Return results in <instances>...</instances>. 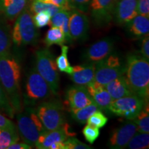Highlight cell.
Returning <instances> with one entry per match:
<instances>
[{
    "instance_id": "obj_1",
    "label": "cell",
    "mask_w": 149,
    "mask_h": 149,
    "mask_svg": "<svg viewBox=\"0 0 149 149\" xmlns=\"http://www.w3.org/2000/svg\"><path fill=\"white\" fill-rule=\"evenodd\" d=\"M21 65L10 52L0 55V82L15 113L23 111Z\"/></svg>"
},
{
    "instance_id": "obj_2",
    "label": "cell",
    "mask_w": 149,
    "mask_h": 149,
    "mask_svg": "<svg viewBox=\"0 0 149 149\" xmlns=\"http://www.w3.org/2000/svg\"><path fill=\"white\" fill-rule=\"evenodd\" d=\"M124 76L134 94L148 102V61L138 55L129 54L126 57Z\"/></svg>"
},
{
    "instance_id": "obj_3",
    "label": "cell",
    "mask_w": 149,
    "mask_h": 149,
    "mask_svg": "<svg viewBox=\"0 0 149 149\" xmlns=\"http://www.w3.org/2000/svg\"><path fill=\"white\" fill-rule=\"evenodd\" d=\"M53 95L49 86L37 72L35 67L31 68L26 80L22 97L23 105L26 107H35L50 100Z\"/></svg>"
},
{
    "instance_id": "obj_4",
    "label": "cell",
    "mask_w": 149,
    "mask_h": 149,
    "mask_svg": "<svg viewBox=\"0 0 149 149\" xmlns=\"http://www.w3.org/2000/svg\"><path fill=\"white\" fill-rule=\"evenodd\" d=\"M17 130L24 142L35 147L39 137L46 131L34 107H26L24 111L17 113Z\"/></svg>"
},
{
    "instance_id": "obj_5",
    "label": "cell",
    "mask_w": 149,
    "mask_h": 149,
    "mask_svg": "<svg viewBox=\"0 0 149 149\" xmlns=\"http://www.w3.org/2000/svg\"><path fill=\"white\" fill-rule=\"evenodd\" d=\"M40 33L33 20L29 6L17 17L12 31V42L17 47L33 45L38 41Z\"/></svg>"
},
{
    "instance_id": "obj_6",
    "label": "cell",
    "mask_w": 149,
    "mask_h": 149,
    "mask_svg": "<svg viewBox=\"0 0 149 149\" xmlns=\"http://www.w3.org/2000/svg\"><path fill=\"white\" fill-rule=\"evenodd\" d=\"M35 68L47 82L53 95H57L60 84V74L55 56L48 48L40 49L35 53Z\"/></svg>"
},
{
    "instance_id": "obj_7",
    "label": "cell",
    "mask_w": 149,
    "mask_h": 149,
    "mask_svg": "<svg viewBox=\"0 0 149 149\" xmlns=\"http://www.w3.org/2000/svg\"><path fill=\"white\" fill-rule=\"evenodd\" d=\"M35 109L46 130L56 129L66 123L64 108L59 100H46L38 104Z\"/></svg>"
},
{
    "instance_id": "obj_8",
    "label": "cell",
    "mask_w": 149,
    "mask_h": 149,
    "mask_svg": "<svg viewBox=\"0 0 149 149\" xmlns=\"http://www.w3.org/2000/svg\"><path fill=\"white\" fill-rule=\"evenodd\" d=\"M124 71L125 64L118 56L111 54L95 63L94 81L105 86L110 81L124 74Z\"/></svg>"
},
{
    "instance_id": "obj_9",
    "label": "cell",
    "mask_w": 149,
    "mask_h": 149,
    "mask_svg": "<svg viewBox=\"0 0 149 149\" xmlns=\"http://www.w3.org/2000/svg\"><path fill=\"white\" fill-rule=\"evenodd\" d=\"M146 102L136 95H131L113 100L109 111L128 120H133L141 111Z\"/></svg>"
},
{
    "instance_id": "obj_10",
    "label": "cell",
    "mask_w": 149,
    "mask_h": 149,
    "mask_svg": "<svg viewBox=\"0 0 149 149\" xmlns=\"http://www.w3.org/2000/svg\"><path fill=\"white\" fill-rule=\"evenodd\" d=\"M117 0H92L88 11L94 24L97 27L109 25L113 19V10Z\"/></svg>"
},
{
    "instance_id": "obj_11",
    "label": "cell",
    "mask_w": 149,
    "mask_h": 149,
    "mask_svg": "<svg viewBox=\"0 0 149 149\" xmlns=\"http://www.w3.org/2000/svg\"><path fill=\"white\" fill-rule=\"evenodd\" d=\"M68 27L72 41L86 40L88 37L90 27L88 17L85 13L72 8L70 10Z\"/></svg>"
},
{
    "instance_id": "obj_12",
    "label": "cell",
    "mask_w": 149,
    "mask_h": 149,
    "mask_svg": "<svg viewBox=\"0 0 149 149\" xmlns=\"http://www.w3.org/2000/svg\"><path fill=\"white\" fill-rule=\"evenodd\" d=\"M114 48V40L106 37L89 46L83 54V59L86 63L95 64L113 54Z\"/></svg>"
},
{
    "instance_id": "obj_13",
    "label": "cell",
    "mask_w": 149,
    "mask_h": 149,
    "mask_svg": "<svg viewBox=\"0 0 149 149\" xmlns=\"http://www.w3.org/2000/svg\"><path fill=\"white\" fill-rule=\"evenodd\" d=\"M76 134L70 131V126L65 123L60 127L52 130H46L37 139L35 148L38 149H50L55 143L64 142L68 137H74Z\"/></svg>"
},
{
    "instance_id": "obj_14",
    "label": "cell",
    "mask_w": 149,
    "mask_h": 149,
    "mask_svg": "<svg viewBox=\"0 0 149 149\" xmlns=\"http://www.w3.org/2000/svg\"><path fill=\"white\" fill-rule=\"evenodd\" d=\"M137 132V126L133 120H130V122L115 128L110 136L109 148L113 149L126 148L128 143Z\"/></svg>"
},
{
    "instance_id": "obj_15",
    "label": "cell",
    "mask_w": 149,
    "mask_h": 149,
    "mask_svg": "<svg viewBox=\"0 0 149 149\" xmlns=\"http://www.w3.org/2000/svg\"><path fill=\"white\" fill-rule=\"evenodd\" d=\"M66 100L70 111L81 109L94 103L86 87L76 84L68 87L67 89Z\"/></svg>"
},
{
    "instance_id": "obj_16",
    "label": "cell",
    "mask_w": 149,
    "mask_h": 149,
    "mask_svg": "<svg viewBox=\"0 0 149 149\" xmlns=\"http://www.w3.org/2000/svg\"><path fill=\"white\" fill-rule=\"evenodd\" d=\"M137 0H117L113 10V19L120 26L126 25L137 16Z\"/></svg>"
},
{
    "instance_id": "obj_17",
    "label": "cell",
    "mask_w": 149,
    "mask_h": 149,
    "mask_svg": "<svg viewBox=\"0 0 149 149\" xmlns=\"http://www.w3.org/2000/svg\"><path fill=\"white\" fill-rule=\"evenodd\" d=\"M95 64L87 63L72 67V72L68 74L74 84L86 86L95 79Z\"/></svg>"
},
{
    "instance_id": "obj_18",
    "label": "cell",
    "mask_w": 149,
    "mask_h": 149,
    "mask_svg": "<svg viewBox=\"0 0 149 149\" xmlns=\"http://www.w3.org/2000/svg\"><path fill=\"white\" fill-rule=\"evenodd\" d=\"M86 87L93 99V102L100 108V109L104 111H109V106L113 101V99L105 86L93 81Z\"/></svg>"
},
{
    "instance_id": "obj_19",
    "label": "cell",
    "mask_w": 149,
    "mask_h": 149,
    "mask_svg": "<svg viewBox=\"0 0 149 149\" xmlns=\"http://www.w3.org/2000/svg\"><path fill=\"white\" fill-rule=\"evenodd\" d=\"M29 3V0H0V13L8 19L14 20Z\"/></svg>"
},
{
    "instance_id": "obj_20",
    "label": "cell",
    "mask_w": 149,
    "mask_h": 149,
    "mask_svg": "<svg viewBox=\"0 0 149 149\" xmlns=\"http://www.w3.org/2000/svg\"><path fill=\"white\" fill-rule=\"evenodd\" d=\"M126 27L130 36L135 39L143 38L148 35L149 18L148 17L137 15L126 24Z\"/></svg>"
},
{
    "instance_id": "obj_21",
    "label": "cell",
    "mask_w": 149,
    "mask_h": 149,
    "mask_svg": "<svg viewBox=\"0 0 149 149\" xmlns=\"http://www.w3.org/2000/svg\"><path fill=\"white\" fill-rule=\"evenodd\" d=\"M113 100L131 95H135L130 89L124 74L113 79L105 86Z\"/></svg>"
},
{
    "instance_id": "obj_22",
    "label": "cell",
    "mask_w": 149,
    "mask_h": 149,
    "mask_svg": "<svg viewBox=\"0 0 149 149\" xmlns=\"http://www.w3.org/2000/svg\"><path fill=\"white\" fill-rule=\"evenodd\" d=\"M69 14L70 10H61L57 13H55L53 16L51 17L50 20L49 25L51 26L59 27L62 30L64 33L66 42L72 43V40L70 37L69 32V27H68V21H69Z\"/></svg>"
},
{
    "instance_id": "obj_23",
    "label": "cell",
    "mask_w": 149,
    "mask_h": 149,
    "mask_svg": "<svg viewBox=\"0 0 149 149\" xmlns=\"http://www.w3.org/2000/svg\"><path fill=\"white\" fill-rule=\"evenodd\" d=\"M12 31L10 26L0 18V55L10 52L12 46Z\"/></svg>"
},
{
    "instance_id": "obj_24",
    "label": "cell",
    "mask_w": 149,
    "mask_h": 149,
    "mask_svg": "<svg viewBox=\"0 0 149 149\" xmlns=\"http://www.w3.org/2000/svg\"><path fill=\"white\" fill-rule=\"evenodd\" d=\"M44 43L46 48L53 45L62 46L66 43L64 33L59 27L52 26L46 33Z\"/></svg>"
},
{
    "instance_id": "obj_25",
    "label": "cell",
    "mask_w": 149,
    "mask_h": 149,
    "mask_svg": "<svg viewBox=\"0 0 149 149\" xmlns=\"http://www.w3.org/2000/svg\"><path fill=\"white\" fill-rule=\"evenodd\" d=\"M100 108L95 103L81 108V109L70 110V115L74 121L81 124H85L88 119L96 111H99Z\"/></svg>"
},
{
    "instance_id": "obj_26",
    "label": "cell",
    "mask_w": 149,
    "mask_h": 149,
    "mask_svg": "<svg viewBox=\"0 0 149 149\" xmlns=\"http://www.w3.org/2000/svg\"><path fill=\"white\" fill-rule=\"evenodd\" d=\"M19 139L17 128H0V149L7 148Z\"/></svg>"
},
{
    "instance_id": "obj_27",
    "label": "cell",
    "mask_w": 149,
    "mask_h": 149,
    "mask_svg": "<svg viewBox=\"0 0 149 149\" xmlns=\"http://www.w3.org/2000/svg\"><path fill=\"white\" fill-rule=\"evenodd\" d=\"M29 8L32 15L40 12H46L51 15V17L59 11L63 10L57 6L43 2L39 0H33L31 4L29 6Z\"/></svg>"
},
{
    "instance_id": "obj_28",
    "label": "cell",
    "mask_w": 149,
    "mask_h": 149,
    "mask_svg": "<svg viewBox=\"0 0 149 149\" xmlns=\"http://www.w3.org/2000/svg\"><path fill=\"white\" fill-rule=\"evenodd\" d=\"M133 122L137 126V130L139 133H149V109L148 102L145 104L144 108L139 113Z\"/></svg>"
},
{
    "instance_id": "obj_29",
    "label": "cell",
    "mask_w": 149,
    "mask_h": 149,
    "mask_svg": "<svg viewBox=\"0 0 149 149\" xmlns=\"http://www.w3.org/2000/svg\"><path fill=\"white\" fill-rule=\"evenodd\" d=\"M68 49L69 48L68 46L64 45V44L61 46V54L56 58L55 62L59 71L70 74L72 72V67L70 66L68 59Z\"/></svg>"
},
{
    "instance_id": "obj_30",
    "label": "cell",
    "mask_w": 149,
    "mask_h": 149,
    "mask_svg": "<svg viewBox=\"0 0 149 149\" xmlns=\"http://www.w3.org/2000/svg\"><path fill=\"white\" fill-rule=\"evenodd\" d=\"M149 147V134L139 133L132 137L126 148L130 149H146Z\"/></svg>"
},
{
    "instance_id": "obj_31",
    "label": "cell",
    "mask_w": 149,
    "mask_h": 149,
    "mask_svg": "<svg viewBox=\"0 0 149 149\" xmlns=\"http://www.w3.org/2000/svg\"><path fill=\"white\" fill-rule=\"evenodd\" d=\"M0 112L11 119L13 118L15 114V112L9 102L8 97L6 94L1 82H0Z\"/></svg>"
},
{
    "instance_id": "obj_32",
    "label": "cell",
    "mask_w": 149,
    "mask_h": 149,
    "mask_svg": "<svg viewBox=\"0 0 149 149\" xmlns=\"http://www.w3.org/2000/svg\"><path fill=\"white\" fill-rule=\"evenodd\" d=\"M108 121H109L108 117L104 113H102L101 110H99L89 117L86 123L89 125L93 126L100 129L103 128L107 124Z\"/></svg>"
},
{
    "instance_id": "obj_33",
    "label": "cell",
    "mask_w": 149,
    "mask_h": 149,
    "mask_svg": "<svg viewBox=\"0 0 149 149\" xmlns=\"http://www.w3.org/2000/svg\"><path fill=\"white\" fill-rule=\"evenodd\" d=\"M82 133L86 140L92 144L98 138L100 133L98 128L88 124L83 128Z\"/></svg>"
},
{
    "instance_id": "obj_34",
    "label": "cell",
    "mask_w": 149,
    "mask_h": 149,
    "mask_svg": "<svg viewBox=\"0 0 149 149\" xmlns=\"http://www.w3.org/2000/svg\"><path fill=\"white\" fill-rule=\"evenodd\" d=\"M51 15L46 12H40L33 15V20L37 29L43 28L49 24Z\"/></svg>"
},
{
    "instance_id": "obj_35",
    "label": "cell",
    "mask_w": 149,
    "mask_h": 149,
    "mask_svg": "<svg viewBox=\"0 0 149 149\" xmlns=\"http://www.w3.org/2000/svg\"><path fill=\"white\" fill-rule=\"evenodd\" d=\"M64 149H91L92 147L84 144L82 141L75 138L70 137L64 141Z\"/></svg>"
},
{
    "instance_id": "obj_36",
    "label": "cell",
    "mask_w": 149,
    "mask_h": 149,
    "mask_svg": "<svg viewBox=\"0 0 149 149\" xmlns=\"http://www.w3.org/2000/svg\"><path fill=\"white\" fill-rule=\"evenodd\" d=\"M92 0H68L71 8L77 9L83 13L88 12L89 6Z\"/></svg>"
},
{
    "instance_id": "obj_37",
    "label": "cell",
    "mask_w": 149,
    "mask_h": 149,
    "mask_svg": "<svg viewBox=\"0 0 149 149\" xmlns=\"http://www.w3.org/2000/svg\"><path fill=\"white\" fill-rule=\"evenodd\" d=\"M137 14L149 17V0H137Z\"/></svg>"
},
{
    "instance_id": "obj_38",
    "label": "cell",
    "mask_w": 149,
    "mask_h": 149,
    "mask_svg": "<svg viewBox=\"0 0 149 149\" xmlns=\"http://www.w3.org/2000/svg\"><path fill=\"white\" fill-rule=\"evenodd\" d=\"M39 1L57 6L59 8H62L63 10H70L72 9L68 3V0H39Z\"/></svg>"
},
{
    "instance_id": "obj_39",
    "label": "cell",
    "mask_w": 149,
    "mask_h": 149,
    "mask_svg": "<svg viewBox=\"0 0 149 149\" xmlns=\"http://www.w3.org/2000/svg\"><path fill=\"white\" fill-rule=\"evenodd\" d=\"M141 57L146 60H149V36L148 35L143 37L141 44Z\"/></svg>"
},
{
    "instance_id": "obj_40",
    "label": "cell",
    "mask_w": 149,
    "mask_h": 149,
    "mask_svg": "<svg viewBox=\"0 0 149 149\" xmlns=\"http://www.w3.org/2000/svg\"><path fill=\"white\" fill-rule=\"evenodd\" d=\"M17 126L10 119L0 113V128H16Z\"/></svg>"
},
{
    "instance_id": "obj_41",
    "label": "cell",
    "mask_w": 149,
    "mask_h": 149,
    "mask_svg": "<svg viewBox=\"0 0 149 149\" xmlns=\"http://www.w3.org/2000/svg\"><path fill=\"white\" fill-rule=\"evenodd\" d=\"M8 149H31L33 148L32 146H31L30 145L27 144L25 142H17L14 143V144H11L10 146H9Z\"/></svg>"
}]
</instances>
